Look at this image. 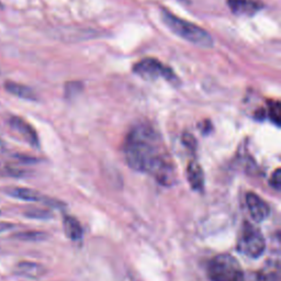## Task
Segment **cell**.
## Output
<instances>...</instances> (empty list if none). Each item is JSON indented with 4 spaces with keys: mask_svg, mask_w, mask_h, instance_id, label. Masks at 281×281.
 Masks as SVG:
<instances>
[{
    "mask_svg": "<svg viewBox=\"0 0 281 281\" xmlns=\"http://www.w3.org/2000/svg\"><path fill=\"white\" fill-rule=\"evenodd\" d=\"M124 157L130 168L150 173L165 187L176 183V169L158 133L149 124H138L125 138Z\"/></svg>",
    "mask_w": 281,
    "mask_h": 281,
    "instance_id": "obj_1",
    "label": "cell"
},
{
    "mask_svg": "<svg viewBox=\"0 0 281 281\" xmlns=\"http://www.w3.org/2000/svg\"><path fill=\"white\" fill-rule=\"evenodd\" d=\"M162 20L176 36L184 39L185 41L201 46V48H212L213 46L212 37L197 24L180 19L167 9L162 10Z\"/></svg>",
    "mask_w": 281,
    "mask_h": 281,
    "instance_id": "obj_2",
    "label": "cell"
},
{
    "mask_svg": "<svg viewBox=\"0 0 281 281\" xmlns=\"http://www.w3.org/2000/svg\"><path fill=\"white\" fill-rule=\"evenodd\" d=\"M206 271L211 281H245L242 266L230 254H220L213 257Z\"/></svg>",
    "mask_w": 281,
    "mask_h": 281,
    "instance_id": "obj_3",
    "label": "cell"
},
{
    "mask_svg": "<svg viewBox=\"0 0 281 281\" xmlns=\"http://www.w3.org/2000/svg\"><path fill=\"white\" fill-rule=\"evenodd\" d=\"M237 251L253 259L259 258L266 250V240L257 226L245 222L236 243Z\"/></svg>",
    "mask_w": 281,
    "mask_h": 281,
    "instance_id": "obj_4",
    "label": "cell"
},
{
    "mask_svg": "<svg viewBox=\"0 0 281 281\" xmlns=\"http://www.w3.org/2000/svg\"><path fill=\"white\" fill-rule=\"evenodd\" d=\"M133 72L146 80L164 78L165 80H168V82L172 84H176L178 82L177 76L168 66L164 65L162 62L155 58L149 57L140 59L139 62L134 65Z\"/></svg>",
    "mask_w": 281,
    "mask_h": 281,
    "instance_id": "obj_5",
    "label": "cell"
},
{
    "mask_svg": "<svg viewBox=\"0 0 281 281\" xmlns=\"http://www.w3.org/2000/svg\"><path fill=\"white\" fill-rule=\"evenodd\" d=\"M247 209L251 214L252 219L255 222H263L264 220L269 217L270 208L269 204L263 200L255 192H249L246 195Z\"/></svg>",
    "mask_w": 281,
    "mask_h": 281,
    "instance_id": "obj_6",
    "label": "cell"
},
{
    "mask_svg": "<svg viewBox=\"0 0 281 281\" xmlns=\"http://www.w3.org/2000/svg\"><path fill=\"white\" fill-rule=\"evenodd\" d=\"M227 5L234 15L240 17H252L264 6L259 0H227Z\"/></svg>",
    "mask_w": 281,
    "mask_h": 281,
    "instance_id": "obj_7",
    "label": "cell"
},
{
    "mask_svg": "<svg viewBox=\"0 0 281 281\" xmlns=\"http://www.w3.org/2000/svg\"><path fill=\"white\" fill-rule=\"evenodd\" d=\"M9 123L13 130H16L19 134H21L22 137L33 147H39L40 140L36 130L33 126L25 121L24 119L20 117H11Z\"/></svg>",
    "mask_w": 281,
    "mask_h": 281,
    "instance_id": "obj_8",
    "label": "cell"
},
{
    "mask_svg": "<svg viewBox=\"0 0 281 281\" xmlns=\"http://www.w3.org/2000/svg\"><path fill=\"white\" fill-rule=\"evenodd\" d=\"M7 195L16 198V199H20L23 200V201H30V202H46V203H51L54 204V201H50V200L42 196L41 193L33 190V189H29V188H23V187H7L4 190Z\"/></svg>",
    "mask_w": 281,
    "mask_h": 281,
    "instance_id": "obj_9",
    "label": "cell"
},
{
    "mask_svg": "<svg viewBox=\"0 0 281 281\" xmlns=\"http://www.w3.org/2000/svg\"><path fill=\"white\" fill-rule=\"evenodd\" d=\"M186 172L190 188L195 191H201L204 187V173L200 164L196 160H191L187 166Z\"/></svg>",
    "mask_w": 281,
    "mask_h": 281,
    "instance_id": "obj_10",
    "label": "cell"
},
{
    "mask_svg": "<svg viewBox=\"0 0 281 281\" xmlns=\"http://www.w3.org/2000/svg\"><path fill=\"white\" fill-rule=\"evenodd\" d=\"M16 272L18 273V275L23 276L25 278L40 279L45 275L46 269L44 266L40 265L38 263L21 262L17 265Z\"/></svg>",
    "mask_w": 281,
    "mask_h": 281,
    "instance_id": "obj_11",
    "label": "cell"
},
{
    "mask_svg": "<svg viewBox=\"0 0 281 281\" xmlns=\"http://www.w3.org/2000/svg\"><path fill=\"white\" fill-rule=\"evenodd\" d=\"M64 231L65 235L72 240H80L84 235L83 227L79 221L71 216L65 217L64 219Z\"/></svg>",
    "mask_w": 281,
    "mask_h": 281,
    "instance_id": "obj_12",
    "label": "cell"
},
{
    "mask_svg": "<svg viewBox=\"0 0 281 281\" xmlns=\"http://www.w3.org/2000/svg\"><path fill=\"white\" fill-rule=\"evenodd\" d=\"M5 88L7 91L12 93V95L19 97V98H23V99H28V100L36 99V95H34V92H33V90L24 85L13 83V82H7L5 84Z\"/></svg>",
    "mask_w": 281,
    "mask_h": 281,
    "instance_id": "obj_13",
    "label": "cell"
},
{
    "mask_svg": "<svg viewBox=\"0 0 281 281\" xmlns=\"http://www.w3.org/2000/svg\"><path fill=\"white\" fill-rule=\"evenodd\" d=\"M254 281H280V270L278 263L265 267L254 275Z\"/></svg>",
    "mask_w": 281,
    "mask_h": 281,
    "instance_id": "obj_14",
    "label": "cell"
},
{
    "mask_svg": "<svg viewBox=\"0 0 281 281\" xmlns=\"http://www.w3.org/2000/svg\"><path fill=\"white\" fill-rule=\"evenodd\" d=\"M268 116L273 123L277 126H280L281 106L278 100H272V101L268 102Z\"/></svg>",
    "mask_w": 281,
    "mask_h": 281,
    "instance_id": "obj_15",
    "label": "cell"
},
{
    "mask_svg": "<svg viewBox=\"0 0 281 281\" xmlns=\"http://www.w3.org/2000/svg\"><path fill=\"white\" fill-rule=\"evenodd\" d=\"M17 239L26 240V242H37V240H43L46 238V234L43 232H24L19 233L15 236Z\"/></svg>",
    "mask_w": 281,
    "mask_h": 281,
    "instance_id": "obj_16",
    "label": "cell"
},
{
    "mask_svg": "<svg viewBox=\"0 0 281 281\" xmlns=\"http://www.w3.org/2000/svg\"><path fill=\"white\" fill-rule=\"evenodd\" d=\"M24 216L26 218L31 219H38V220H48L52 218V213L48 210L42 209H31L24 212Z\"/></svg>",
    "mask_w": 281,
    "mask_h": 281,
    "instance_id": "obj_17",
    "label": "cell"
},
{
    "mask_svg": "<svg viewBox=\"0 0 281 281\" xmlns=\"http://www.w3.org/2000/svg\"><path fill=\"white\" fill-rule=\"evenodd\" d=\"M269 185L273 189L279 191L281 189V170L280 168H277L272 172V175L269 179Z\"/></svg>",
    "mask_w": 281,
    "mask_h": 281,
    "instance_id": "obj_18",
    "label": "cell"
},
{
    "mask_svg": "<svg viewBox=\"0 0 281 281\" xmlns=\"http://www.w3.org/2000/svg\"><path fill=\"white\" fill-rule=\"evenodd\" d=\"M183 143L188 147V149L190 150H195L196 146H197V140L196 138L193 137L191 134H189V133H185V134L183 135Z\"/></svg>",
    "mask_w": 281,
    "mask_h": 281,
    "instance_id": "obj_19",
    "label": "cell"
},
{
    "mask_svg": "<svg viewBox=\"0 0 281 281\" xmlns=\"http://www.w3.org/2000/svg\"><path fill=\"white\" fill-rule=\"evenodd\" d=\"M123 281H136V280H135L134 278H133L132 276H130V275H129V276H125V277H124Z\"/></svg>",
    "mask_w": 281,
    "mask_h": 281,
    "instance_id": "obj_20",
    "label": "cell"
},
{
    "mask_svg": "<svg viewBox=\"0 0 281 281\" xmlns=\"http://www.w3.org/2000/svg\"><path fill=\"white\" fill-rule=\"evenodd\" d=\"M3 7H4V6H3V4L0 3V9H3Z\"/></svg>",
    "mask_w": 281,
    "mask_h": 281,
    "instance_id": "obj_21",
    "label": "cell"
}]
</instances>
